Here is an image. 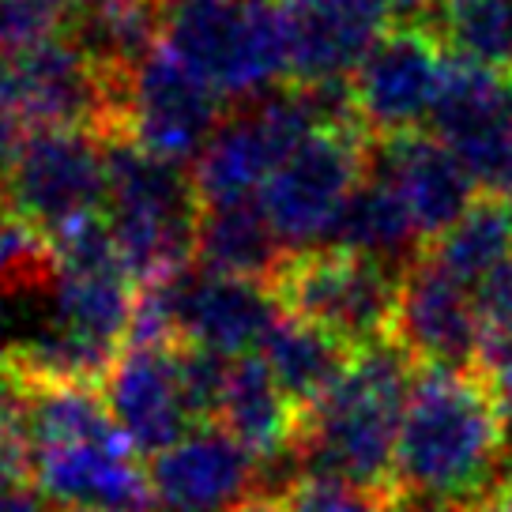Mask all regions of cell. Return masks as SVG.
Returning <instances> with one entry per match:
<instances>
[{
    "instance_id": "cell-4",
    "label": "cell",
    "mask_w": 512,
    "mask_h": 512,
    "mask_svg": "<svg viewBox=\"0 0 512 512\" xmlns=\"http://www.w3.org/2000/svg\"><path fill=\"white\" fill-rule=\"evenodd\" d=\"M200 196L192 174L128 140H106V226L132 283L151 287L189 268Z\"/></svg>"
},
{
    "instance_id": "cell-31",
    "label": "cell",
    "mask_w": 512,
    "mask_h": 512,
    "mask_svg": "<svg viewBox=\"0 0 512 512\" xmlns=\"http://www.w3.org/2000/svg\"><path fill=\"white\" fill-rule=\"evenodd\" d=\"M16 234H19V223L16 219H8V211H4V204H0V264H4V256H8V249H12Z\"/></svg>"
},
{
    "instance_id": "cell-23",
    "label": "cell",
    "mask_w": 512,
    "mask_h": 512,
    "mask_svg": "<svg viewBox=\"0 0 512 512\" xmlns=\"http://www.w3.org/2000/svg\"><path fill=\"white\" fill-rule=\"evenodd\" d=\"M512 256V211L497 200H479L441 241H433L430 260L467 287H479L486 275Z\"/></svg>"
},
{
    "instance_id": "cell-32",
    "label": "cell",
    "mask_w": 512,
    "mask_h": 512,
    "mask_svg": "<svg viewBox=\"0 0 512 512\" xmlns=\"http://www.w3.org/2000/svg\"><path fill=\"white\" fill-rule=\"evenodd\" d=\"M241 512H287V509H283V501H279V497H253Z\"/></svg>"
},
{
    "instance_id": "cell-34",
    "label": "cell",
    "mask_w": 512,
    "mask_h": 512,
    "mask_svg": "<svg viewBox=\"0 0 512 512\" xmlns=\"http://www.w3.org/2000/svg\"><path fill=\"white\" fill-rule=\"evenodd\" d=\"M384 512H422V509H407V505H403L400 497H396V501H392V505H388Z\"/></svg>"
},
{
    "instance_id": "cell-24",
    "label": "cell",
    "mask_w": 512,
    "mask_h": 512,
    "mask_svg": "<svg viewBox=\"0 0 512 512\" xmlns=\"http://www.w3.org/2000/svg\"><path fill=\"white\" fill-rule=\"evenodd\" d=\"M433 19L448 53L494 72L512 68V0H441Z\"/></svg>"
},
{
    "instance_id": "cell-6",
    "label": "cell",
    "mask_w": 512,
    "mask_h": 512,
    "mask_svg": "<svg viewBox=\"0 0 512 512\" xmlns=\"http://www.w3.org/2000/svg\"><path fill=\"white\" fill-rule=\"evenodd\" d=\"M125 83L102 72L80 42L64 34L0 61V110L27 132L87 128L102 140H121Z\"/></svg>"
},
{
    "instance_id": "cell-7",
    "label": "cell",
    "mask_w": 512,
    "mask_h": 512,
    "mask_svg": "<svg viewBox=\"0 0 512 512\" xmlns=\"http://www.w3.org/2000/svg\"><path fill=\"white\" fill-rule=\"evenodd\" d=\"M0 204L38 238L98 215L106 204V140L87 128L23 132L0 174Z\"/></svg>"
},
{
    "instance_id": "cell-2",
    "label": "cell",
    "mask_w": 512,
    "mask_h": 512,
    "mask_svg": "<svg viewBox=\"0 0 512 512\" xmlns=\"http://www.w3.org/2000/svg\"><path fill=\"white\" fill-rule=\"evenodd\" d=\"M23 392L31 482L49 505L64 512L151 509L147 475L98 388L23 381Z\"/></svg>"
},
{
    "instance_id": "cell-26",
    "label": "cell",
    "mask_w": 512,
    "mask_h": 512,
    "mask_svg": "<svg viewBox=\"0 0 512 512\" xmlns=\"http://www.w3.org/2000/svg\"><path fill=\"white\" fill-rule=\"evenodd\" d=\"M482 366L490 373L512 366V320L497 324V328H486V336H482Z\"/></svg>"
},
{
    "instance_id": "cell-10",
    "label": "cell",
    "mask_w": 512,
    "mask_h": 512,
    "mask_svg": "<svg viewBox=\"0 0 512 512\" xmlns=\"http://www.w3.org/2000/svg\"><path fill=\"white\" fill-rule=\"evenodd\" d=\"M272 290L287 313L328 328L354 351L392 339L400 272L377 260L339 249L298 253L275 275Z\"/></svg>"
},
{
    "instance_id": "cell-21",
    "label": "cell",
    "mask_w": 512,
    "mask_h": 512,
    "mask_svg": "<svg viewBox=\"0 0 512 512\" xmlns=\"http://www.w3.org/2000/svg\"><path fill=\"white\" fill-rule=\"evenodd\" d=\"M192 260L208 272L253 279V283H275L290 253L275 238L268 215L256 200H234V204H208L200 208L196 223V253Z\"/></svg>"
},
{
    "instance_id": "cell-15",
    "label": "cell",
    "mask_w": 512,
    "mask_h": 512,
    "mask_svg": "<svg viewBox=\"0 0 512 512\" xmlns=\"http://www.w3.org/2000/svg\"><path fill=\"white\" fill-rule=\"evenodd\" d=\"M155 512H241L260 490V464L219 426H196L147 467Z\"/></svg>"
},
{
    "instance_id": "cell-1",
    "label": "cell",
    "mask_w": 512,
    "mask_h": 512,
    "mask_svg": "<svg viewBox=\"0 0 512 512\" xmlns=\"http://www.w3.org/2000/svg\"><path fill=\"white\" fill-rule=\"evenodd\" d=\"M505 422L479 369L422 366L396 441V497L464 512L501 471Z\"/></svg>"
},
{
    "instance_id": "cell-27",
    "label": "cell",
    "mask_w": 512,
    "mask_h": 512,
    "mask_svg": "<svg viewBox=\"0 0 512 512\" xmlns=\"http://www.w3.org/2000/svg\"><path fill=\"white\" fill-rule=\"evenodd\" d=\"M464 512H512V471H505V475H501L475 505H467Z\"/></svg>"
},
{
    "instance_id": "cell-20",
    "label": "cell",
    "mask_w": 512,
    "mask_h": 512,
    "mask_svg": "<svg viewBox=\"0 0 512 512\" xmlns=\"http://www.w3.org/2000/svg\"><path fill=\"white\" fill-rule=\"evenodd\" d=\"M354 354L358 351L347 347L339 336H332L328 328H320L305 317H294V313H283L268 332V339L260 343L256 358L272 369V377L287 392L294 411L305 415L336 388L339 377L354 362Z\"/></svg>"
},
{
    "instance_id": "cell-9",
    "label": "cell",
    "mask_w": 512,
    "mask_h": 512,
    "mask_svg": "<svg viewBox=\"0 0 512 512\" xmlns=\"http://www.w3.org/2000/svg\"><path fill=\"white\" fill-rule=\"evenodd\" d=\"M317 128L313 102L302 87H275L268 95L238 102V110L219 121L208 147L192 162V189L200 196V208L256 200L279 162Z\"/></svg>"
},
{
    "instance_id": "cell-5",
    "label": "cell",
    "mask_w": 512,
    "mask_h": 512,
    "mask_svg": "<svg viewBox=\"0 0 512 512\" xmlns=\"http://www.w3.org/2000/svg\"><path fill=\"white\" fill-rule=\"evenodd\" d=\"M162 46L219 98L249 102L287 76L275 0H162Z\"/></svg>"
},
{
    "instance_id": "cell-30",
    "label": "cell",
    "mask_w": 512,
    "mask_h": 512,
    "mask_svg": "<svg viewBox=\"0 0 512 512\" xmlns=\"http://www.w3.org/2000/svg\"><path fill=\"white\" fill-rule=\"evenodd\" d=\"M12 347H16V332H12V313H8V302H4V294H0V373L8 369Z\"/></svg>"
},
{
    "instance_id": "cell-11",
    "label": "cell",
    "mask_w": 512,
    "mask_h": 512,
    "mask_svg": "<svg viewBox=\"0 0 512 512\" xmlns=\"http://www.w3.org/2000/svg\"><path fill=\"white\" fill-rule=\"evenodd\" d=\"M223 98L174 57L166 46H155L132 68L125 83L121 140L166 162H196L219 128Z\"/></svg>"
},
{
    "instance_id": "cell-33",
    "label": "cell",
    "mask_w": 512,
    "mask_h": 512,
    "mask_svg": "<svg viewBox=\"0 0 512 512\" xmlns=\"http://www.w3.org/2000/svg\"><path fill=\"white\" fill-rule=\"evenodd\" d=\"M110 4H117V0H68V8H72L76 16H83V12H98V8H110Z\"/></svg>"
},
{
    "instance_id": "cell-36",
    "label": "cell",
    "mask_w": 512,
    "mask_h": 512,
    "mask_svg": "<svg viewBox=\"0 0 512 512\" xmlns=\"http://www.w3.org/2000/svg\"><path fill=\"white\" fill-rule=\"evenodd\" d=\"M509 211H512V200H509Z\"/></svg>"
},
{
    "instance_id": "cell-3",
    "label": "cell",
    "mask_w": 512,
    "mask_h": 512,
    "mask_svg": "<svg viewBox=\"0 0 512 512\" xmlns=\"http://www.w3.org/2000/svg\"><path fill=\"white\" fill-rule=\"evenodd\" d=\"M415 373L396 339L354 354L336 388L302 415L294 445L302 479L396 497V441Z\"/></svg>"
},
{
    "instance_id": "cell-8",
    "label": "cell",
    "mask_w": 512,
    "mask_h": 512,
    "mask_svg": "<svg viewBox=\"0 0 512 512\" xmlns=\"http://www.w3.org/2000/svg\"><path fill=\"white\" fill-rule=\"evenodd\" d=\"M362 128H317L279 162L256 204L290 256L324 249L351 192L369 177Z\"/></svg>"
},
{
    "instance_id": "cell-35",
    "label": "cell",
    "mask_w": 512,
    "mask_h": 512,
    "mask_svg": "<svg viewBox=\"0 0 512 512\" xmlns=\"http://www.w3.org/2000/svg\"><path fill=\"white\" fill-rule=\"evenodd\" d=\"M509 110H512V98H509Z\"/></svg>"
},
{
    "instance_id": "cell-16",
    "label": "cell",
    "mask_w": 512,
    "mask_h": 512,
    "mask_svg": "<svg viewBox=\"0 0 512 512\" xmlns=\"http://www.w3.org/2000/svg\"><path fill=\"white\" fill-rule=\"evenodd\" d=\"M294 87L351 83L388 34L381 0H275Z\"/></svg>"
},
{
    "instance_id": "cell-18",
    "label": "cell",
    "mask_w": 512,
    "mask_h": 512,
    "mask_svg": "<svg viewBox=\"0 0 512 512\" xmlns=\"http://www.w3.org/2000/svg\"><path fill=\"white\" fill-rule=\"evenodd\" d=\"M369 174L396 189L422 241H441L475 208V181L437 136L407 132L377 140L369 151Z\"/></svg>"
},
{
    "instance_id": "cell-25",
    "label": "cell",
    "mask_w": 512,
    "mask_h": 512,
    "mask_svg": "<svg viewBox=\"0 0 512 512\" xmlns=\"http://www.w3.org/2000/svg\"><path fill=\"white\" fill-rule=\"evenodd\" d=\"M279 501L287 512H384L396 497L369 494L328 479H298Z\"/></svg>"
},
{
    "instance_id": "cell-13",
    "label": "cell",
    "mask_w": 512,
    "mask_h": 512,
    "mask_svg": "<svg viewBox=\"0 0 512 512\" xmlns=\"http://www.w3.org/2000/svg\"><path fill=\"white\" fill-rule=\"evenodd\" d=\"M445 64V42L430 23H400L388 31L351 80L358 125L373 140L415 132L433 113Z\"/></svg>"
},
{
    "instance_id": "cell-12",
    "label": "cell",
    "mask_w": 512,
    "mask_h": 512,
    "mask_svg": "<svg viewBox=\"0 0 512 512\" xmlns=\"http://www.w3.org/2000/svg\"><path fill=\"white\" fill-rule=\"evenodd\" d=\"M512 83L505 72L448 53L445 80L433 102V136L456 155L490 200H512Z\"/></svg>"
},
{
    "instance_id": "cell-19",
    "label": "cell",
    "mask_w": 512,
    "mask_h": 512,
    "mask_svg": "<svg viewBox=\"0 0 512 512\" xmlns=\"http://www.w3.org/2000/svg\"><path fill=\"white\" fill-rule=\"evenodd\" d=\"M215 426L230 433L260 464V471H268L279 467L283 456H294L302 415L294 411L287 392L260 358H234Z\"/></svg>"
},
{
    "instance_id": "cell-28",
    "label": "cell",
    "mask_w": 512,
    "mask_h": 512,
    "mask_svg": "<svg viewBox=\"0 0 512 512\" xmlns=\"http://www.w3.org/2000/svg\"><path fill=\"white\" fill-rule=\"evenodd\" d=\"M381 4L384 12L396 16L400 23H422V19H433L441 0H381Z\"/></svg>"
},
{
    "instance_id": "cell-22",
    "label": "cell",
    "mask_w": 512,
    "mask_h": 512,
    "mask_svg": "<svg viewBox=\"0 0 512 512\" xmlns=\"http://www.w3.org/2000/svg\"><path fill=\"white\" fill-rule=\"evenodd\" d=\"M418 245H422V238H418L403 200L392 185H384L381 177L373 174L351 192V200L343 204L332 234L324 241V249L366 256V260H377L400 275L422 256Z\"/></svg>"
},
{
    "instance_id": "cell-29",
    "label": "cell",
    "mask_w": 512,
    "mask_h": 512,
    "mask_svg": "<svg viewBox=\"0 0 512 512\" xmlns=\"http://www.w3.org/2000/svg\"><path fill=\"white\" fill-rule=\"evenodd\" d=\"M19 140H23V128H19L8 113L0 110V174H4V166L12 162V155H16Z\"/></svg>"
},
{
    "instance_id": "cell-17",
    "label": "cell",
    "mask_w": 512,
    "mask_h": 512,
    "mask_svg": "<svg viewBox=\"0 0 512 512\" xmlns=\"http://www.w3.org/2000/svg\"><path fill=\"white\" fill-rule=\"evenodd\" d=\"M106 407L132 452L159 456L196 430V418L181 384L177 347H132L117 354L106 373Z\"/></svg>"
},
{
    "instance_id": "cell-14",
    "label": "cell",
    "mask_w": 512,
    "mask_h": 512,
    "mask_svg": "<svg viewBox=\"0 0 512 512\" xmlns=\"http://www.w3.org/2000/svg\"><path fill=\"white\" fill-rule=\"evenodd\" d=\"M482 309L475 287L448 275L430 253H422L400 275L392 339L411 362L437 369H475L482 362Z\"/></svg>"
}]
</instances>
